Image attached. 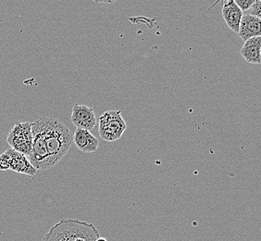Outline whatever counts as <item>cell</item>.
Returning <instances> with one entry per match:
<instances>
[{
  "instance_id": "cell-1",
  "label": "cell",
  "mask_w": 261,
  "mask_h": 241,
  "mask_svg": "<svg viewBox=\"0 0 261 241\" xmlns=\"http://www.w3.org/2000/svg\"><path fill=\"white\" fill-rule=\"evenodd\" d=\"M73 135L70 129L54 118H45V139L51 168L57 165L70 150Z\"/></svg>"
},
{
  "instance_id": "cell-2",
  "label": "cell",
  "mask_w": 261,
  "mask_h": 241,
  "mask_svg": "<svg viewBox=\"0 0 261 241\" xmlns=\"http://www.w3.org/2000/svg\"><path fill=\"white\" fill-rule=\"evenodd\" d=\"M98 237L99 233L94 225L65 219L52 226L42 241H96Z\"/></svg>"
},
{
  "instance_id": "cell-3",
  "label": "cell",
  "mask_w": 261,
  "mask_h": 241,
  "mask_svg": "<svg viewBox=\"0 0 261 241\" xmlns=\"http://www.w3.org/2000/svg\"><path fill=\"white\" fill-rule=\"evenodd\" d=\"M33 144L28 160L34 168L39 171L51 169L49 156L46 150L45 139V118H39L31 123Z\"/></svg>"
},
{
  "instance_id": "cell-4",
  "label": "cell",
  "mask_w": 261,
  "mask_h": 241,
  "mask_svg": "<svg viewBox=\"0 0 261 241\" xmlns=\"http://www.w3.org/2000/svg\"><path fill=\"white\" fill-rule=\"evenodd\" d=\"M126 128L121 111H106L98 118V133L103 140L114 142L120 139Z\"/></svg>"
},
{
  "instance_id": "cell-5",
  "label": "cell",
  "mask_w": 261,
  "mask_h": 241,
  "mask_svg": "<svg viewBox=\"0 0 261 241\" xmlns=\"http://www.w3.org/2000/svg\"><path fill=\"white\" fill-rule=\"evenodd\" d=\"M7 142L12 150L26 157L30 155L33 144L31 123H16L7 137Z\"/></svg>"
},
{
  "instance_id": "cell-6",
  "label": "cell",
  "mask_w": 261,
  "mask_h": 241,
  "mask_svg": "<svg viewBox=\"0 0 261 241\" xmlns=\"http://www.w3.org/2000/svg\"><path fill=\"white\" fill-rule=\"evenodd\" d=\"M70 122L76 126V128L90 132L96 126L97 119L92 108L86 105L75 104L72 108Z\"/></svg>"
},
{
  "instance_id": "cell-7",
  "label": "cell",
  "mask_w": 261,
  "mask_h": 241,
  "mask_svg": "<svg viewBox=\"0 0 261 241\" xmlns=\"http://www.w3.org/2000/svg\"><path fill=\"white\" fill-rule=\"evenodd\" d=\"M10 161V170L23 174L27 176H35L38 172L31 164L30 161L25 155L19 153L17 151L9 149L5 151Z\"/></svg>"
},
{
  "instance_id": "cell-8",
  "label": "cell",
  "mask_w": 261,
  "mask_h": 241,
  "mask_svg": "<svg viewBox=\"0 0 261 241\" xmlns=\"http://www.w3.org/2000/svg\"><path fill=\"white\" fill-rule=\"evenodd\" d=\"M222 18L225 21L227 26L233 33L238 34L239 26L241 21L244 12L242 11L238 6L236 5L234 0H224L222 2Z\"/></svg>"
},
{
  "instance_id": "cell-9",
  "label": "cell",
  "mask_w": 261,
  "mask_h": 241,
  "mask_svg": "<svg viewBox=\"0 0 261 241\" xmlns=\"http://www.w3.org/2000/svg\"><path fill=\"white\" fill-rule=\"evenodd\" d=\"M238 35L244 42L253 37L261 36V19L244 14L240 21Z\"/></svg>"
},
{
  "instance_id": "cell-10",
  "label": "cell",
  "mask_w": 261,
  "mask_h": 241,
  "mask_svg": "<svg viewBox=\"0 0 261 241\" xmlns=\"http://www.w3.org/2000/svg\"><path fill=\"white\" fill-rule=\"evenodd\" d=\"M72 142H74L76 148L85 153H92L96 152L99 146L98 139L96 136H93L91 132L87 130H83L76 128L73 134Z\"/></svg>"
},
{
  "instance_id": "cell-11",
  "label": "cell",
  "mask_w": 261,
  "mask_h": 241,
  "mask_svg": "<svg viewBox=\"0 0 261 241\" xmlns=\"http://www.w3.org/2000/svg\"><path fill=\"white\" fill-rule=\"evenodd\" d=\"M240 53L246 62L255 65H260L261 36H256L245 41Z\"/></svg>"
},
{
  "instance_id": "cell-12",
  "label": "cell",
  "mask_w": 261,
  "mask_h": 241,
  "mask_svg": "<svg viewBox=\"0 0 261 241\" xmlns=\"http://www.w3.org/2000/svg\"><path fill=\"white\" fill-rule=\"evenodd\" d=\"M248 11V15L254 16L256 18L261 17V0H255V2L253 3V5L250 7V9L247 10Z\"/></svg>"
},
{
  "instance_id": "cell-13",
  "label": "cell",
  "mask_w": 261,
  "mask_h": 241,
  "mask_svg": "<svg viewBox=\"0 0 261 241\" xmlns=\"http://www.w3.org/2000/svg\"><path fill=\"white\" fill-rule=\"evenodd\" d=\"M254 2H255V0H236V4L244 12V11H247L249 10Z\"/></svg>"
},
{
  "instance_id": "cell-14",
  "label": "cell",
  "mask_w": 261,
  "mask_h": 241,
  "mask_svg": "<svg viewBox=\"0 0 261 241\" xmlns=\"http://www.w3.org/2000/svg\"><path fill=\"white\" fill-rule=\"evenodd\" d=\"M10 170V161L9 157L5 152L0 155V171H9Z\"/></svg>"
},
{
  "instance_id": "cell-15",
  "label": "cell",
  "mask_w": 261,
  "mask_h": 241,
  "mask_svg": "<svg viewBox=\"0 0 261 241\" xmlns=\"http://www.w3.org/2000/svg\"><path fill=\"white\" fill-rule=\"evenodd\" d=\"M96 241H108L106 238H104V237H98L97 239H96Z\"/></svg>"
}]
</instances>
